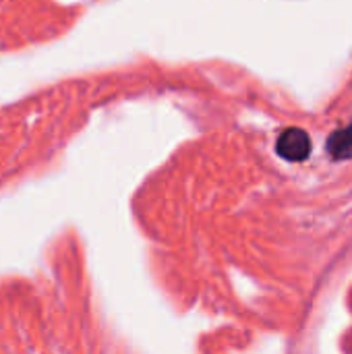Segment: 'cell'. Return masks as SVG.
<instances>
[{"instance_id": "obj_1", "label": "cell", "mask_w": 352, "mask_h": 354, "mask_svg": "<svg viewBox=\"0 0 352 354\" xmlns=\"http://www.w3.org/2000/svg\"><path fill=\"white\" fill-rule=\"evenodd\" d=\"M278 151L286 158V160H293V162H299V160H305L311 151V141L309 137L303 133V131H297V129H290L286 131L280 139H278Z\"/></svg>"}]
</instances>
